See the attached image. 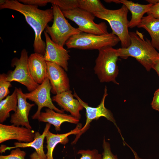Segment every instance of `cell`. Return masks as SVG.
Listing matches in <instances>:
<instances>
[{"instance_id":"1","label":"cell","mask_w":159,"mask_h":159,"mask_svg":"<svg viewBox=\"0 0 159 159\" xmlns=\"http://www.w3.org/2000/svg\"><path fill=\"white\" fill-rule=\"evenodd\" d=\"M0 8L15 11L24 16L26 21L34 32V52L44 56L46 44L41 35L48 24L53 19L52 9L41 10L37 6L24 4L16 0H0Z\"/></svg>"},{"instance_id":"2","label":"cell","mask_w":159,"mask_h":159,"mask_svg":"<svg viewBox=\"0 0 159 159\" xmlns=\"http://www.w3.org/2000/svg\"><path fill=\"white\" fill-rule=\"evenodd\" d=\"M130 45L126 48L117 49L119 57L126 59L129 57L135 58L148 71L152 69L159 53L153 46L151 41L144 38V35L138 30L130 32Z\"/></svg>"},{"instance_id":"3","label":"cell","mask_w":159,"mask_h":159,"mask_svg":"<svg viewBox=\"0 0 159 159\" xmlns=\"http://www.w3.org/2000/svg\"><path fill=\"white\" fill-rule=\"evenodd\" d=\"M94 70L101 82H112L119 85L116 80L119 73L117 62L119 57L117 49L111 46L99 50Z\"/></svg>"},{"instance_id":"4","label":"cell","mask_w":159,"mask_h":159,"mask_svg":"<svg viewBox=\"0 0 159 159\" xmlns=\"http://www.w3.org/2000/svg\"><path fill=\"white\" fill-rule=\"evenodd\" d=\"M128 11L127 7L122 4L118 9L110 10L105 8L102 12L93 14L95 16L109 23L112 31V33L118 38L122 48H127L130 44L128 29Z\"/></svg>"},{"instance_id":"5","label":"cell","mask_w":159,"mask_h":159,"mask_svg":"<svg viewBox=\"0 0 159 159\" xmlns=\"http://www.w3.org/2000/svg\"><path fill=\"white\" fill-rule=\"evenodd\" d=\"M120 42L118 38L112 33L96 35L81 32L71 37L65 45L68 49L99 50L105 47L115 46Z\"/></svg>"},{"instance_id":"6","label":"cell","mask_w":159,"mask_h":159,"mask_svg":"<svg viewBox=\"0 0 159 159\" xmlns=\"http://www.w3.org/2000/svg\"><path fill=\"white\" fill-rule=\"evenodd\" d=\"M52 9L53 24L51 26L47 25L45 31L53 42L63 47L71 37L81 32L78 28L73 27L69 23L57 6L52 4Z\"/></svg>"},{"instance_id":"7","label":"cell","mask_w":159,"mask_h":159,"mask_svg":"<svg viewBox=\"0 0 159 159\" xmlns=\"http://www.w3.org/2000/svg\"><path fill=\"white\" fill-rule=\"evenodd\" d=\"M64 16L74 22L81 32L96 35L109 33L105 22L96 23L95 16L92 14L78 7L72 10L62 11Z\"/></svg>"},{"instance_id":"8","label":"cell","mask_w":159,"mask_h":159,"mask_svg":"<svg viewBox=\"0 0 159 159\" xmlns=\"http://www.w3.org/2000/svg\"><path fill=\"white\" fill-rule=\"evenodd\" d=\"M28 53L25 49L21 51L19 58L14 57L11 60V65L15 67L13 71H10L6 80L10 82L15 81L24 85L30 92L35 89L39 85L32 78L28 67Z\"/></svg>"},{"instance_id":"9","label":"cell","mask_w":159,"mask_h":159,"mask_svg":"<svg viewBox=\"0 0 159 159\" xmlns=\"http://www.w3.org/2000/svg\"><path fill=\"white\" fill-rule=\"evenodd\" d=\"M73 96L77 99L86 110V120L84 126L80 130V133L76 135L72 144H75L80 136L85 132L89 128L90 123L94 120L98 119L100 117H103L107 120L112 122L115 125L120 133V130L117 127L115 120L111 111L107 109L105 106V102L106 97L108 95L107 87L105 86L104 93L100 104L96 107H92L88 105V104L83 101L77 95L74 89ZM121 134V133H120Z\"/></svg>"},{"instance_id":"10","label":"cell","mask_w":159,"mask_h":159,"mask_svg":"<svg viewBox=\"0 0 159 159\" xmlns=\"http://www.w3.org/2000/svg\"><path fill=\"white\" fill-rule=\"evenodd\" d=\"M51 89L50 82L47 77L33 91L25 93L27 99L34 102L38 106L37 110L32 116L33 119H38L41 110L44 107L52 109L57 112L64 113V110L59 109L53 104L50 95Z\"/></svg>"},{"instance_id":"11","label":"cell","mask_w":159,"mask_h":159,"mask_svg":"<svg viewBox=\"0 0 159 159\" xmlns=\"http://www.w3.org/2000/svg\"><path fill=\"white\" fill-rule=\"evenodd\" d=\"M46 47L44 55L47 62L55 63L62 67L67 72L68 69V61L70 56L68 51L53 42L49 35L44 32Z\"/></svg>"},{"instance_id":"12","label":"cell","mask_w":159,"mask_h":159,"mask_svg":"<svg viewBox=\"0 0 159 159\" xmlns=\"http://www.w3.org/2000/svg\"><path fill=\"white\" fill-rule=\"evenodd\" d=\"M47 63V77L51 86V92L56 95L70 90L69 79L64 69L55 63Z\"/></svg>"},{"instance_id":"13","label":"cell","mask_w":159,"mask_h":159,"mask_svg":"<svg viewBox=\"0 0 159 159\" xmlns=\"http://www.w3.org/2000/svg\"><path fill=\"white\" fill-rule=\"evenodd\" d=\"M35 132L32 129L23 126L0 124V143L12 140L19 142L28 143L33 141Z\"/></svg>"},{"instance_id":"14","label":"cell","mask_w":159,"mask_h":159,"mask_svg":"<svg viewBox=\"0 0 159 159\" xmlns=\"http://www.w3.org/2000/svg\"><path fill=\"white\" fill-rule=\"evenodd\" d=\"M17 92L18 103L16 112L12 114L10 123L15 125L23 126L32 129L28 120V116L31 109L34 104L28 102L25 93L21 89L16 88Z\"/></svg>"},{"instance_id":"15","label":"cell","mask_w":159,"mask_h":159,"mask_svg":"<svg viewBox=\"0 0 159 159\" xmlns=\"http://www.w3.org/2000/svg\"><path fill=\"white\" fill-rule=\"evenodd\" d=\"M74 97L72 92L69 90L55 95L52 100L63 110L69 112L71 115L80 119L81 116L80 112L84 107L79 100Z\"/></svg>"},{"instance_id":"16","label":"cell","mask_w":159,"mask_h":159,"mask_svg":"<svg viewBox=\"0 0 159 159\" xmlns=\"http://www.w3.org/2000/svg\"><path fill=\"white\" fill-rule=\"evenodd\" d=\"M28 67L35 82L41 84L47 77V65L44 56L37 53L30 54L28 59Z\"/></svg>"},{"instance_id":"17","label":"cell","mask_w":159,"mask_h":159,"mask_svg":"<svg viewBox=\"0 0 159 159\" xmlns=\"http://www.w3.org/2000/svg\"><path fill=\"white\" fill-rule=\"evenodd\" d=\"M51 125L47 123L42 134L38 132L35 133V136L34 140L28 143H22L17 142L14 143V146L12 147H0V153L5 152L7 150L16 148H25L32 147L35 149V151L40 157L41 159H47L46 154L44 150L43 144L44 140L48 131L49 130Z\"/></svg>"},{"instance_id":"18","label":"cell","mask_w":159,"mask_h":159,"mask_svg":"<svg viewBox=\"0 0 159 159\" xmlns=\"http://www.w3.org/2000/svg\"><path fill=\"white\" fill-rule=\"evenodd\" d=\"M107 3L114 2L122 4L125 5L131 14V17L128 23L129 28H132L137 27L140 22L143 15L147 13L153 5L150 4H142L135 3L127 0H104Z\"/></svg>"},{"instance_id":"19","label":"cell","mask_w":159,"mask_h":159,"mask_svg":"<svg viewBox=\"0 0 159 159\" xmlns=\"http://www.w3.org/2000/svg\"><path fill=\"white\" fill-rule=\"evenodd\" d=\"M38 120L53 125L57 131L61 130V126L64 122L77 124L80 121L79 119L72 115L57 112L48 108L45 109V112H41Z\"/></svg>"},{"instance_id":"20","label":"cell","mask_w":159,"mask_h":159,"mask_svg":"<svg viewBox=\"0 0 159 159\" xmlns=\"http://www.w3.org/2000/svg\"><path fill=\"white\" fill-rule=\"evenodd\" d=\"M82 128V124H79L73 130L69 132L62 134H54L49 130L45 137L47 143V159H54L53 152L57 145L59 143L64 145L66 144L69 141L68 136L72 134L77 135L79 134Z\"/></svg>"},{"instance_id":"21","label":"cell","mask_w":159,"mask_h":159,"mask_svg":"<svg viewBox=\"0 0 159 159\" xmlns=\"http://www.w3.org/2000/svg\"><path fill=\"white\" fill-rule=\"evenodd\" d=\"M137 27L147 31L151 37L153 46L159 51V19L147 15L143 17Z\"/></svg>"},{"instance_id":"22","label":"cell","mask_w":159,"mask_h":159,"mask_svg":"<svg viewBox=\"0 0 159 159\" xmlns=\"http://www.w3.org/2000/svg\"><path fill=\"white\" fill-rule=\"evenodd\" d=\"M18 103L16 88L11 95L0 101V122L2 123L10 116L11 111L16 112Z\"/></svg>"},{"instance_id":"23","label":"cell","mask_w":159,"mask_h":159,"mask_svg":"<svg viewBox=\"0 0 159 159\" xmlns=\"http://www.w3.org/2000/svg\"><path fill=\"white\" fill-rule=\"evenodd\" d=\"M78 7L93 14L102 12L106 8L99 0H78Z\"/></svg>"},{"instance_id":"24","label":"cell","mask_w":159,"mask_h":159,"mask_svg":"<svg viewBox=\"0 0 159 159\" xmlns=\"http://www.w3.org/2000/svg\"><path fill=\"white\" fill-rule=\"evenodd\" d=\"M48 3L57 6L62 11H68L78 7V0H47Z\"/></svg>"},{"instance_id":"25","label":"cell","mask_w":159,"mask_h":159,"mask_svg":"<svg viewBox=\"0 0 159 159\" xmlns=\"http://www.w3.org/2000/svg\"><path fill=\"white\" fill-rule=\"evenodd\" d=\"M7 74H0V101L5 98L10 93L9 88L12 86L11 82L6 80Z\"/></svg>"},{"instance_id":"26","label":"cell","mask_w":159,"mask_h":159,"mask_svg":"<svg viewBox=\"0 0 159 159\" xmlns=\"http://www.w3.org/2000/svg\"><path fill=\"white\" fill-rule=\"evenodd\" d=\"M81 155L80 159H102V155L99 153L98 150H80L77 153Z\"/></svg>"},{"instance_id":"27","label":"cell","mask_w":159,"mask_h":159,"mask_svg":"<svg viewBox=\"0 0 159 159\" xmlns=\"http://www.w3.org/2000/svg\"><path fill=\"white\" fill-rule=\"evenodd\" d=\"M26 152L16 148L11 151L9 154L7 155H1L0 159H25Z\"/></svg>"},{"instance_id":"28","label":"cell","mask_w":159,"mask_h":159,"mask_svg":"<svg viewBox=\"0 0 159 159\" xmlns=\"http://www.w3.org/2000/svg\"><path fill=\"white\" fill-rule=\"evenodd\" d=\"M102 147L103 151L102 159H118L116 155L112 153L110 144L105 140V138L103 140Z\"/></svg>"},{"instance_id":"29","label":"cell","mask_w":159,"mask_h":159,"mask_svg":"<svg viewBox=\"0 0 159 159\" xmlns=\"http://www.w3.org/2000/svg\"><path fill=\"white\" fill-rule=\"evenodd\" d=\"M24 4L42 6H46L48 3L47 0H19Z\"/></svg>"},{"instance_id":"30","label":"cell","mask_w":159,"mask_h":159,"mask_svg":"<svg viewBox=\"0 0 159 159\" xmlns=\"http://www.w3.org/2000/svg\"><path fill=\"white\" fill-rule=\"evenodd\" d=\"M151 105L153 109L159 111V88L155 91Z\"/></svg>"},{"instance_id":"31","label":"cell","mask_w":159,"mask_h":159,"mask_svg":"<svg viewBox=\"0 0 159 159\" xmlns=\"http://www.w3.org/2000/svg\"><path fill=\"white\" fill-rule=\"evenodd\" d=\"M147 15H150L155 18L159 19V2L155 4L152 5Z\"/></svg>"},{"instance_id":"32","label":"cell","mask_w":159,"mask_h":159,"mask_svg":"<svg viewBox=\"0 0 159 159\" xmlns=\"http://www.w3.org/2000/svg\"><path fill=\"white\" fill-rule=\"evenodd\" d=\"M152 69L156 72L159 77V57L155 60L152 67Z\"/></svg>"},{"instance_id":"33","label":"cell","mask_w":159,"mask_h":159,"mask_svg":"<svg viewBox=\"0 0 159 159\" xmlns=\"http://www.w3.org/2000/svg\"><path fill=\"white\" fill-rule=\"evenodd\" d=\"M29 159H41V158L37 152L35 151L30 155Z\"/></svg>"},{"instance_id":"34","label":"cell","mask_w":159,"mask_h":159,"mask_svg":"<svg viewBox=\"0 0 159 159\" xmlns=\"http://www.w3.org/2000/svg\"><path fill=\"white\" fill-rule=\"evenodd\" d=\"M129 147L131 149V151L132 152L134 156L135 159H143L142 158H140L138 155L137 153L136 152H135L131 147H130V146H129Z\"/></svg>"},{"instance_id":"35","label":"cell","mask_w":159,"mask_h":159,"mask_svg":"<svg viewBox=\"0 0 159 159\" xmlns=\"http://www.w3.org/2000/svg\"><path fill=\"white\" fill-rule=\"evenodd\" d=\"M146 1L148 2L149 4L153 5L159 2V0H147Z\"/></svg>"}]
</instances>
